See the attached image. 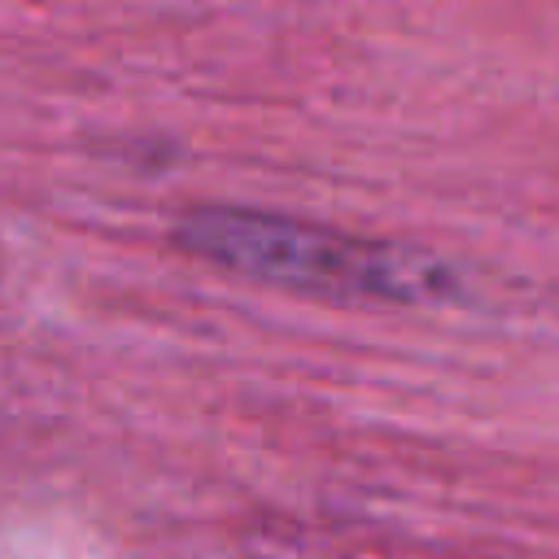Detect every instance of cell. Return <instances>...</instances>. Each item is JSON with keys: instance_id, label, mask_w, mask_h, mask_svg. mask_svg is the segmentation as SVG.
I'll return each mask as SVG.
<instances>
[{"instance_id": "obj_1", "label": "cell", "mask_w": 559, "mask_h": 559, "mask_svg": "<svg viewBox=\"0 0 559 559\" xmlns=\"http://www.w3.org/2000/svg\"><path fill=\"white\" fill-rule=\"evenodd\" d=\"M175 240L258 284L323 293V297H367V301H441L454 284L450 271L415 249L358 240L336 227L266 214V210H231L205 205L179 218Z\"/></svg>"}]
</instances>
